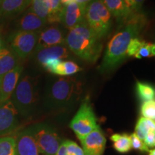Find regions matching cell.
<instances>
[{"label":"cell","mask_w":155,"mask_h":155,"mask_svg":"<svg viewBox=\"0 0 155 155\" xmlns=\"http://www.w3.org/2000/svg\"><path fill=\"white\" fill-rule=\"evenodd\" d=\"M147 17L144 13L136 12L112 37L106 46L104 58L98 66L101 73H107L116 68L127 57V50L133 38H138L146 27Z\"/></svg>","instance_id":"obj_1"},{"label":"cell","mask_w":155,"mask_h":155,"mask_svg":"<svg viewBox=\"0 0 155 155\" xmlns=\"http://www.w3.org/2000/svg\"><path fill=\"white\" fill-rule=\"evenodd\" d=\"M83 90L84 83L77 76L52 78L45 89L44 105L50 110L71 108L81 100Z\"/></svg>","instance_id":"obj_2"},{"label":"cell","mask_w":155,"mask_h":155,"mask_svg":"<svg viewBox=\"0 0 155 155\" xmlns=\"http://www.w3.org/2000/svg\"><path fill=\"white\" fill-rule=\"evenodd\" d=\"M65 44L71 53L90 63L98 61L103 50L101 40L86 22L68 30Z\"/></svg>","instance_id":"obj_3"},{"label":"cell","mask_w":155,"mask_h":155,"mask_svg":"<svg viewBox=\"0 0 155 155\" xmlns=\"http://www.w3.org/2000/svg\"><path fill=\"white\" fill-rule=\"evenodd\" d=\"M10 101L22 117L33 116L40 101L38 78L28 74L21 75Z\"/></svg>","instance_id":"obj_4"},{"label":"cell","mask_w":155,"mask_h":155,"mask_svg":"<svg viewBox=\"0 0 155 155\" xmlns=\"http://www.w3.org/2000/svg\"><path fill=\"white\" fill-rule=\"evenodd\" d=\"M86 22L100 40L110 34L113 26L112 15L101 0H92L86 6Z\"/></svg>","instance_id":"obj_5"},{"label":"cell","mask_w":155,"mask_h":155,"mask_svg":"<svg viewBox=\"0 0 155 155\" xmlns=\"http://www.w3.org/2000/svg\"><path fill=\"white\" fill-rule=\"evenodd\" d=\"M98 127L96 115L89 98L86 97L81 103L80 108L71 121L70 127L81 140Z\"/></svg>","instance_id":"obj_6"},{"label":"cell","mask_w":155,"mask_h":155,"mask_svg":"<svg viewBox=\"0 0 155 155\" xmlns=\"http://www.w3.org/2000/svg\"><path fill=\"white\" fill-rule=\"evenodd\" d=\"M42 155H55L62 142L57 132L50 126L39 124L31 127Z\"/></svg>","instance_id":"obj_7"},{"label":"cell","mask_w":155,"mask_h":155,"mask_svg":"<svg viewBox=\"0 0 155 155\" xmlns=\"http://www.w3.org/2000/svg\"><path fill=\"white\" fill-rule=\"evenodd\" d=\"M39 33L16 30L9 37L11 50L21 60L33 55L38 44Z\"/></svg>","instance_id":"obj_8"},{"label":"cell","mask_w":155,"mask_h":155,"mask_svg":"<svg viewBox=\"0 0 155 155\" xmlns=\"http://www.w3.org/2000/svg\"><path fill=\"white\" fill-rule=\"evenodd\" d=\"M66 29L58 24H52L39 32L36 51L50 46L65 45Z\"/></svg>","instance_id":"obj_9"},{"label":"cell","mask_w":155,"mask_h":155,"mask_svg":"<svg viewBox=\"0 0 155 155\" xmlns=\"http://www.w3.org/2000/svg\"><path fill=\"white\" fill-rule=\"evenodd\" d=\"M86 6L73 2L62 9L60 23L66 30H71L86 22Z\"/></svg>","instance_id":"obj_10"},{"label":"cell","mask_w":155,"mask_h":155,"mask_svg":"<svg viewBox=\"0 0 155 155\" xmlns=\"http://www.w3.org/2000/svg\"><path fill=\"white\" fill-rule=\"evenodd\" d=\"M19 115L10 100L0 104V137L16 130L19 124Z\"/></svg>","instance_id":"obj_11"},{"label":"cell","mask_w":155,"mask_h":155,"mask_svg":"<svg viewBox=\"0 0 155 155\" xmlns=\"http://www.w3.org/2000/svg\"><path fill=\"white\" fill-rule=\"evenodd\" d=\"M80 141L85 155H102L105 150L106 137L99 126Z\"/></svg>","instance_id":"obj_12"},{"label":"cell","mask_w":155,"mask_h":155,"mask_svg":"<svg viewBox=\"0 0 155 155\" xmlns=\"http://www.w3.org/2000/svg\"><path fill=\"white\" fill-rule=\"evenodd\" d=\"M22 65L19 63L2 78L0 81V104L10 100L19 78L22 75Z\"/></svg>","instance_id":"obj_13"},{"label":"cell","mask_w":155,"mask_h":155,"mask_svg":"<svg viewBox=\"0 0 155 155\" xmlns=\"http://www.w3.org/2000/svg\"><path fill=\"white\" fill-rule=\"evenodd\" d=\"M16 155H42L31 128L19 132L15 138Z\"/></svg>","instance_id":"obj_14"},{"label":"cell","mask_w":155,"mask_h":155,"mask_svg":"<svg viewBox=\"0 0 155 155\" xmlns=\"http://www.w3.org/2000/svg\"><path fill=\"white\" fill-rule=\"evenodd\" d=\"M46 71L60 76H71L81 71V68L71 61L55 59L50 60L42 65Z\"/></svg>","instance_id":"obj_15"},{"label":"cell","mask_w":155,"mask_h":155,"mask_svg":"<svg viewBox=\"0 0 155 155\" xmlns=\"http://www.w3.org/2000/svg\"><path fill=\"white\" fill-rule=\"evenodd\" d=\"M36 61L42 66L50 60H63L70 57V50L65 45L50 46L39 50L33 54Z\"/></svg>","instance_id":"obj_16"},{"label":"cell","mask_w":155,"mask_h":155,"mask_svg":"<svg viewBox=\"0 0 155 155\" xmlns=\"http://www.w3.org/2000/svg\"><path fill=\"white\" fill-rule=\"evenodd\" d=\"M112 17L120 25L124 23L131 15L136 12L130 8L124 0H101Z\"/></svg>","instance_id":"obj_17"},{"label":"cell","mask_w":155,"mask_h":155,"mask_svg":"<svg viewBox=\"0 0 155 155\" xmlns=\"http://www.w3.org/2000/svg\"><path fill=\"white\" fill-rule=\"evenodd\" d=\"M48 25L45 21L42 20L38 15L28 10L17 20V30L39 33Z\"/></svg>","instance_id":"obj_18"},{"label":"cell","mask_w":155,"mask_h":155,"mask_svg":"<svg viewBox=\"0 0 155 155\" xmlns=\"http://www.w3.org/2000/svg\"><path fill=\"white\" fill-rule=\"evenodd\" d=\"M32 0H2L0 15L3 17L16 16L30 7Z\"/></svg>","instance_id":"obj_19"},{"label":"cell","mask_w":155,"mask_h":155,"mask_svg":"<svg viewBox=\"0 0 155 155\" xmlns=\"http://www.w3.org/2000/svg\"><path fill=\"white\" fill-rule=\"evenodd\" d=\"M19 58L14 52L5 47L0 52V81L5 75L19 65Z\"/></svg>","instance_id":"obj_20"},{"label":"cell","mask_w":155,"mask_h":155,"mask_svg":"<svg viewBox=\"0 0 155 155\" xmlns=\"http://www.w3.org/2000/svg\"><path fill=\"white\" fill-rule=\"evenodd\" d=\"M136 93L142 103L155 100V87L150 83L137 81L136 83Z\"/></svg>","instance_id":"obj_21"},{"label":"cell","mask_w":155,"mask_h":155,"mask_svg":"<svg viewBox=\"0 0 155 155\" xmlns=\"http://www.w3.org/2000/svg\"><path fill=\"white\" fill-rule=\"evenodd\" d=\"M114 150L120 153H127L131 150L130 136L127 134H114L110 137Z\"/></svg>","instance_id":"obj_22"},{"label":"cell","mask_w":155,"mask_h":155,"mask_svg":"<svg viewBox=\"0 0 155 155\" xmlns=\"http://www.w3.org/2000/svg\"><path fill=\"white\" fill-rule=\"evenodd\" d=\"M150 131L155 132V121L141 116L136 124L134 134L139 139L144 141L146 135Z\"/></svg>","instance_id":"obj_23"},{"label":"cell","mask_w":155,"mask_h":155,"mask_svg":"<svg viewBox=\"0 0 155 155\" xmlns=\"http://www.w3.org/2000/svg\"><path fill=\"white\" fill-rule=\"evenodd\" d=\"M29 10L35 13L40 19L48 23L49 17V6L47 0H32Z\"/></svg>","instance_id":"obj_24"},{"label":"cell","mask_w":155,"mask_h":155,"mask_svg":"<svg viewBox=\"0 0 155 155\" xmlns=\"http://www.w3.org/2000/svg\"><path fill=\"white\" fill-rule=\"evenodd\" d=\"M49 6V17H48V23L50 25L58 24L60 22L62 9L61 0H47Z\"/></svg>","instance_id":"obj_25"},{"label":"cell","mask_w":155,"mask_h":155,"mask_svg":"<svg viewBox=\"0 0 155 155\" xmlns=\"http://www.w3.org/2000/svg\"><path fill=\"white\" fill-rule=\"evenodd\" d=\"M0 155H16L15 137H0Z\"/></svg>","instance_id":"obj_26"},{"label":"cell","mask_w":155,"mask_h":155,"mask_svg":"<svg viewBox=\"0 0 155 155\" xmlns=\"http://www.w3.org/2000/svg\"><path fill=\"white\" fill-rule=\"evenodd\" d=\"M134 57L137 59L155 57V43L147 42L144 40L134 55Z\"/></svg>","instance_id":"obj_27"},{"label":"cell","mask_w":155,"mask_h":155,"mask_svg":"<svg viewBox=\"0 0 155 155\" xmlns=\"http://www.w3.org/2000/svg\"><path fill=\"white\" fill-rule=\"evenodd\" d=\"M142 117L155 121V100L143 102L140 108Z\"/></svg>","instance_id":"obj_28"},{"label":"cell","mask_w":155,"mask_h":155,"mask_svg":"<svg viewBox=\"0 0 155 155\" xmlns=\"http://www.w3.org/2000/svg\"><path fill=\"white\" fill-rule=\"evenodd\" d=\"M131 147L136 150L140 151L142 152H147L150 151L149 147L145 144L144 141H142L134 133L131 134L130 135Z\"/></svg>","instance_id":"obj_29"},{"label":"cell","mask_w":155,"mask_h":155,"mask_svg":"<svg viewBox=\"0 0 155 155\" xmlns=\"http://www.w3.org/2000/svg\"><path fill=\"white\" fill-rule=\"evenodd\" d=\"M68 155H85L83 149L81 148L74 141L71 140H65Z\"/></svg>","instance_id":"obj_30"},{"label":"cell","mask_w":155,"mask_h":155,"mask_svg":"<svg viewBox=\"0 0 155 155\" xmlns=\"http://www.w3.org/2000/svg\"><path fill=\"white\" fill-rule=\"evenodd\" d=\"M144 40H141L139 38H133L131 40L130 43H129V48L127 50V57H132L134 56L136 53L137 52V50H139V48H140V46L142 44V42Z\"/></svg>","instance_id":"obj_31"},{"label":"cell","mask_w":155,"mask_h":155,"mask_svg":"<svg viewBox=\"0 0 155 155\" xmlns=\"http://www.w3.org/2000/svg\"><path fill=\"white\" fill-rule=\"evenodd\" d=\"M144 142L147 147L150 148L155 147V132L154 131H150L145 137Z\"/></svg>","instance_id":"obj_32"},{"label":"cell","mask_w":155,"mask_h":155,"mask_svg":"<svg viewBox=\"0 0 155 155\" xmlns=\"http://www.w3.org/2000/svg\"><path fill=\"white\" fill-rule=\"evenodd\" d=\"M55 155H68L67 154V150H66V147H65V142L64 141L62 142L61 146H60L59 149H58L57 153Z\"/></svg>","instance_id":"obj_33"},{"label":"cell","mask_w":155,"mask_h":155,"mask_svg":"<svg viewBox=\"0 0 155 155\" xmlns=\"http://www.w3.org/2000/svg\"><path fill=\"white\" fill-rule=\"evenodd\" d=\"M144 1L145 0H134V9L135 12H140L141 6H142Z\"/></svg>","instance_id":"obj_34"},{"label":"cell","mask_w":155,"mask_h":155,"mask_svg":"<svg viewBox=\"0 0 155 155\" xmlns=\"http://www.w3.org/2000/svg\"><path fill=\"white\" fill-rule=\"evenodd\" d=\"M74 1L75 2L80 4V5L87 6L89 3L91 2L92 1V0H74Z\"/></svg>","instance_id":"obj_35"},{"label":"cell","mask_w":155,"mask_h":155,"mask_svg":"<svg viewBox=\"0 0 155 155\" xmlns=\"http://www.w3.org/2000/svg\"><path fill=\"white\" fill-rule=\"evenodd\" d=\"M125 2L127 4V5L129 6L130 8H131L133 9L134 11V0H124Z\"/></svg>","instance_id":"obj_36"},{"label":"cell","mask_w":155,"mask_h":155,"mask_svg":"<svg viewBox=\"0 0 155 155\" xmlns=\"http://www.w3.org/2000/svg\"><path fill=\"white\" fill-rule=\"evenodd\" d=\"M5 47V44H4L3 38H2V36L1 32H0V52H1V50H2Z\"/></svg>","instance_id":"obj_37"},{"label":"cell","mask_w":155,"mask_h":155,"mask_svg":"<svg viewBox=\"0 0 155 155\" xmlns=\"http://www.w3.org/2000/svg\"><path fill=\"white\" fill-rule=\"evenodd\" d=\"M61 4L63 6H65V5H68V4L73 2H75L74 0H61Z\"/></svg>","instance_id":"obj_38"},{"label":"cell","mask_w":155,"mask_h":155,"mask_svg":"<svg viewBox=\"0 0 155 155\" xmlns=\"http://www.w3.org/2000/svg\"><path fill=\"white\" fill-rule=\"evenodd\" d=\"M149 155H155V149L149 151Z\"/></svg>","instance_id":"obj_39"},{"label":"cell","mask_w":155,"mask_h":155,"mask_svg":"<svg viewBox=\"0 0 155 155\" xmlns=\"http://www.w3.org/2000/svg\"><path fill=\"white\" fill-rule=\"evenodd\" d=\"M2 0H0V8H1V4H2Z\"/></svg>","instance_id":"obj_40"}]
</instances>
